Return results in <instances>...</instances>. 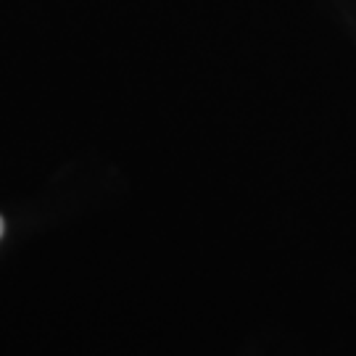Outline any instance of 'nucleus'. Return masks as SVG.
Masks as SVG:
<instances>
[{
	"label": "nucleus",
	"mask_w": 356,
	"mask_h": 356,
	"mask_svg": "<svg viewBox=\"0 0 356 356\" xmlns=\"http://www.w3.org/2000/svg\"><path fill=\"white\" fill-rule=\"evenodd\" d=\"M0 235H3V219H0Z\"/></svg>",
	"instance_id": "nucleus-1"
}]
</instances>
